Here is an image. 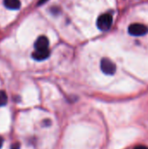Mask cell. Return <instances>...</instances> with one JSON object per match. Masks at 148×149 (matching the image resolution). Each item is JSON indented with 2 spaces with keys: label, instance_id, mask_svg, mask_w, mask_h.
<instances>
[{
  "label": "cell",
  "instance_id": "cell-9",
  "mask_svg": "<svg viewBox=\"0 0 148 149\" xmlns=\"http://www.w3.org/2000/svg\"><path fill=\"white\" fill-rule=\"evenodd\" d=\"M133 149H148V148L147 146H144V145H140V146L135 147Z\"/></svg>",
  "mask_w": 148,
  "mask_h": 149
},
{
  "label": "cell",
  "instance_id": "cell-5",
  "mask_svg": "<svg viewBox=\"0 0 148 149\" xmlns=\"http://www.w3.org/2000/svg\"><path fill=\"white\" fill-rule=\"evenodd\" d=\"M31 56L35 60L42 61V60H44L47 58H49L50 51H49V49H46V50H35V52L31 54Z\"/></svg>",
  "mask_w": 148,
  "mask_h": 149
},
{
  "label": "cell",
  "instance_id": "cell-4",
  "mask_svg": "<svg viewBox=\"0 0 148 149\" xmlns=\"http://www.w3.org/2000/svg\"><path fill=\"white\" fill-rule=\"evenodd\" d=\"M35 50H46L49 47V40L44 36H40L35 42Z\"/></svg>",
  "mask_w": 148,
  "mask_h": 149
},
{
  "label": "cell",
  "instance_id": "cell-10",
  "mask_svg": "<svg viewBox=\"0 0 148 149\" xmlns=\"http://www.w3.org/2000/svg\"><path fill=\"white\" fill-rule=\"evenodd\" d=\"M43 124H44V126L48 127V126H50V125H51V120H44Z\"/></svg>",
  "mask_w": 148,
  "mask_h": 149
},
{
  "label": "cell",
  "instance_id": "cell-7",
  "mask_svg": "<svg viewBox=\"0 0 148 149\" xmlns=\"http://www.w3.org/2000/svg\"><path fill=\"white\" fill-rule=\"evenodd\" d=\"M8 97L4 91H0V107H3L7 104Z\"/></svg>",
  "mask_w": 148,
  "mask_h": 149
},
{
  "label": "cell",
  "instance_id": "cell-1",
  "mask_svg": "<svg viewBox=\"0 0 148 149\" xmlns=\"http://www.w3.org/2000/svg\"><path fill=\"white\" fill-rule=\"evenodd\" d=\"M113 24V16L111 14H102L98 17L97 26L101 31H107Z\"/></svg>",
  "mask_w": 148,
  "mask_h": 149
},
{
  "label": "cell",
  "instance_id": "cell-8",
  "mask_svg": "<svg viewBox=\"0 0 148 149\" xmlns=\"http://www.w3.org/2000/svg\"><path fill=\"white\" fill-rule=\"evenodd\" d=\"M20 148V144L18 142H15L10 146V149H19Z\"/></svg>",
  "mask_w": 148,
  "mask_h": 149
},
{
  "label": "cell",
  "instance_id": "cell-12",
  "mask_svg": "<svg viewBox=\"0 0 148 149\" xmlns=\"http://www.w3.org/2000/svg\"><path fill=\"white\" fill-rule=\"evenodd\" d=\"M3 138L0 136V148H1L2 146H3Z\"/></svg>",
  "mask_w": 148,
  "mask_h": 149
},
{
  "label": "cell",
  "instance_id": "cell-2",
  "mask_svg": "<svg viewBox=\"0 0 148 149\" xmlns=\"http://www.w3.org/2000/svg\"><path fill=\"white\" fill-rule=\"evenodd\" d=\"M148 28L142 24H133L128 28V32L132 36H143L147 34Z\"/></svg>",
  "mask_w": 148,
  "mask_h": 149
},
{
  "label": "cell",
  "instance_id": "cell-3",
  "mask_svg": "<svg viewBox=\"0 0 148 149\" xmlns=\"http://www.w3.org/2000/svg\"><path fill=\"white\" fill-rule=\"evenodd\" d=\"M101 70L104 73L107 75H113L116 72V65L115 64L110 60L109 58H103L101 61Z\"/></svg>",
  "mask_w": 148,
  "mask_h": 149
},
{
  "label": "cell",
  "instance_id": "cell-11",
  "mask_svg": "<svg viewBox=\"0 0 148 149\" xmlns=\"http://www.w3.org/2000/svg\"><path fill=\"white\" fill-rule=\"evenodd\" d=\"M48 0H40L39 2H38V5H41V4H43V3H44L45 2H47Z\"/></svg>",
  "mask_w": 148,
  "mask_h": 149
},
{
  "label": "cell",
  "instance_id": "cell-6",
  "mask_svg": "<svg viewBox=\"0 0 148 149\" xmlns=\"http://www.w3.org/2000/svg\"><path fill=\"white\" fill-rule=\"evenodd\" d=\"M3 4L10 10H18L21 6L20 0H3Z\"/></svg>",
  "mask_w": 148,
  "mask_h": 149
}]
</instances>
